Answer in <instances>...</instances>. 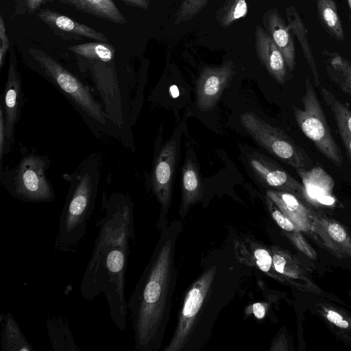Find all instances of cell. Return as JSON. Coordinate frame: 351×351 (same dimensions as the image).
I'll return each mask as SVG.
<instances>
[{
  "label": "cell",
  "instance_id": "cell-17",
  "mask_svg": "<svg viewBox=\"0 0 351 351\" xmlns=\"http://www.w3.org/2000/svg\"><path fill=\"white\" fill-rule=\"evenodd\" d=\"M82 12L115 23L124 24L126 20L112 0H58Z\"/></svg>",
  "mask_w": 351,
  "mask_h": 351
},
{
  "label": "cell",
  "instance_id": "cell-15",
  "mask_svg": "<svg viewBox=\"0 0 351 351\" xmlns=\"http://www.w3.org/2000/svg\"><path fill=\"white\" fill-rule=\"evenodd\" d=\"M263 23L267 32L282 52L289 71L295 66L294 42L290 29L276 10L268 11L264 16Z\"/></svg>",
  "mask_w": 351,
  "mask_h": 351
},
{
  "label": "cell",
  "instance_id": "cell-13",
  "mask_svg": "<svg viewBox=\"0 0 351 351\" xmlns=\"http://www.w3.org/2000/svg\"><path fill=\"white\" fill-rule=\"evenodd\" d=\"M38 16L53 32L66 38H89L106 43L108 41V38L101 32L55 11L40 9L38 10Z\"/></svg>",
  "mask_w": 351,
  "mask_h": 351
},
{
  "label": "cell",
  "instance_id": "cell-33",
  "mask_svg": "<svg viewBox=\"0 0 351 351\" xmlns=\"http://www.w3.org/2000/svg\"><path fill=\"white\" fill-rule=\"evenodd\" d=\"M326 317L328 321L341 328H347L349 326L348 322L344 320L343 317L338 313L333 311H328Z\"/></svg>",
  "mask_w": 351,
  "mask_h": 351
},
{
  "label": "cell",
  "instance_id": "cell-25",
  "mask_svg": "<svg viewBox=\"0 0 351 351\" xmlns=\"http://www.w3.org/2000/svg\"><path fill=\"white\" fill-rule=\"evenodd\" d=\"M247 12L246 0H228L217 12V19L223 27L230 25L236 20L244 17Z\"/></svg>",
  "mask_w": 351,
  "mask_h": 351
},
{
  "label": "cell",
  "instance_id": "cell-28",
  "mask_svg": "<svg viewBox=\"0 0 351 351\" xmlns=\"http://www.w3.org/2000/svg\"><path fill=\"white\" fill-rule=\"evenodd\" d=\"M255 264L265 273H269L274 268L272 256L269 252L263 247H256L253 250Z\"/></svg>",
  "mask_w": 351,
  "mask_h": 351
},
{
  "label": "cell",
  "instance_id": "cell-12",
  "mask_svg": "<svg viewBox=\"0 0 351 351\" xmlns=\"http://www.w3.org/2000/svg\"><path fill=\"white\" fill-rule=\"evenodd\" d=\"M234 73L232 62L219 66L204 68L196 83L197 105L202 111H210L216 106Z\"/></svg>",
  "mask_w": 351,
  "mask_h": 351
},
{
  "label": "cell",
  "instance_id": "cell-24",
  "mask_svg": "<svg viewBox=\"0 0 351 351\" xmlns=\"http://www.w3.org/2000/svg\"><path fill=\"white\" fill-rule=\"evenodd\" d=\"M319 90L334 116L338 130L351 134V110L326 88L320 86Z\"/></svg>",
  "mask_w": 351,
  "mask_h": 351
},
{
  "label": "cell",
  "instance_id": "cell-14",
  "mask_svg": "<svg viewBox=\"0 0 351 351\" xmlns=\"http://www.w3.org/2000/svg\"><path fill=\"white\" fill-rule=\"evenodd\" d=\"M255 47L259 60L269 73L278 83L284 84L288 69L284 56L269 33L258 25L255 31Z\"/></svg>",
  "mask_w": 351,
  "mask_h": 351
},
{
  "label": "cell",
  "instance_id": "cell-7",
  "mask_svg": "<svg viewBox=\"0 0 351 351\" xmlns=\"http://www.w3.org/2000/svg\"><path fill=\"white\" fill-rule=\"evenodd\" d=\"M302 98L303 108L293 107L295 120L304 134L317 149L337 167L343 163L341 149L333 138L315 88L308 78L304 80Z\"/></svg>",
  "mask_w": 351,
  "mask_h": 351
},
{
  "label": "cell",
  "instance_id": "cell-36",
  "mask_svg": "<svg viewBox=\"0 0 351 351\" xmlns=\"http://www.w3.org/2000/svg\"><path fill=\"white\" fill-rule=\"evenodd\" d=\"M295 245L298 247L304 253L308 254V256H313V253L310 252V250L308 247H306V244L304 243V240L300 237H296L293 239Z\"/></svg>",
  "mask_w": 351,
  "mask_h": 351
},
{
  "label": "cell",
  "instance_id": "cell-8",
  "mask_svg": "<svg viewBox=\"0 0 351 351\" xmlns=\"http://www.w3.org/2000/svg\"><path fill=\"white\" fill-rule=\"evenodd\" d=\"M240 119L253 139L275 157L296 169L313 167V162L308 154L280 129L252 112L243 114Z\"/></svg>",
  "mask_w": 351,
  "mask_h": 351
},
{
  "label": "cell",
  "instance_id": "cell-2",
  "mask_svg": "<svg viewBox=\"0 0 351 351\" xmlns=\"http://www.w3.org/2000/svg\"><path fill=\"white\" fill-rule=\"evenodd\" d=\"M182 223L174 221L160 230V236L128 301L137 351H157L169 322L177 280L174 254Z\"/></svg>",
  "mask_w": 351,
  "mask_h": 351
},
{
  "label": "cell",
  "instance_id": "cell-23",
  "mask_svg": "<svg viewBox=\"0 0 351 351\" xmlns=\"http://www.w3.org/2000/svg\"><path fill=\"white\" fill-rule=\"evenodd\" d=\"M317 14L324 28L337 40H343V30L333 0H317Z\"/></svg>",
  "mask_w": 351,
  "mask_h": 351
},
{
  "label": "cell",
  "instance_id": "cell-37",
  "mask_svg": "<svg viewBox=\"0 0 351 351\" xmlns=\"http://www.w3.org/2000/svg\"><path fill=\"white\" fill-rule=\"evenodd\" d=\"M123 1L141 8H147L149 5L148 0H122Z\"/></svg>",
  "mask_w": 351,
  "mask_h": 351
},
{
  "label": "cell",
  "instance_id": "cell-18",
  "mask_svg": "<svg viewBox=\"0 0 351 351\" xmlns=\"http://www.w3.org/2000/svg\"><path fill=\"white\" fill-rule=\"evenodd\" d=\"M47 328L51 348L55 351H80L75 343L66 319L61 315L47 319Z\"/></svg>",
  "mask_w": 351,
  "mask_h": 351
},
{
  "label": "cell",
  "instance_id": "cell-35",
  "mask_svg": "<svg viewBox=\"0 0 351 351\" xmlns=\"http://www.w3.org/2000/svg\"><path fill=\"white\" fill-rule=\"evenodd\" d=\"M252 308L253 314L257 319H261L264 318L265 315V307L262 303L256 302L253 304Z\"/></svg>",
  "mask_w": 351,
  "mask_h": 351
},
{
  "label": "cell",
  "instance_id": "cell-6",
  "mask_svg": "<svg viewBox=\"0 0 351 351\" xmlns=\"http://www.w3.org/2000/svg\"><path fill=\"white\" fill-rule=\"evenodd\" d=\"M47 156L27 153L12 167L0 169V182L14 199L31 203H47L56 198L47 171L50 166Z\"/></svg>",
  "mask_w": 351,
  "mask_h": 351
},
{
  "label": "cell",
  "instance_id": "cell-10",
  "mask_svg": "<svg viewBox=\"0 0 351 351\" xmlns=\"http://www.w3.org/2000/svg\"><path fill=\"white\" fill-rule=\"evenodd\" d=\"M23 102L22 80L18 69L16 53L12 48L10 51L7 79L0 101L5 119V154L11 151L14 141V129L21 117Z\"/></svg>",
  "mask_w": 351,
  "mask_h": 351
},
{
  "label": "cell",
  "instance_id": "cell-1",
  "mask_svg": "<svg viewBox=\"0 0 351 351\" xmlns=\"http://www.w3.org/2000/svg\"><path fill=\"white\" fill-rule=\"evenodd\" d=\"M101 208L104 215L97 224L98 234L80 291L88 301L103 293L113 323L123 331L128 312L125 287L129 243L134 237V205L128 194L104 192Z\"/></svg>",
  "mask_w": 351,
  "mask_h": 351
},
{
  "label": "cell",
  "instance_id": "cell-38",
  "mask_svg": "<svg viewBox=\"0 0 351 351\" xmlns=\"http://www.w3.org/2000/svg\"><path fill=\"white\" fill-rule=\"evenodd\" d=\"M347 2H348V6L350 8V10L351 11V0H347Z\"/></svg>",
  "mask_w": 351,
  "mask_h": 351
},
{
  "label": "cell",
  "instance_id": "cell-32",
  "mask_svg": "<svg viewBox=\"0 0 351 351\" xmlns=\"http://www.w3.org/2000/svg\"><path fill=\"white\" fill-rule=\"evenodd\" d=\"M328 232L334 241L339 243L343 242L347 237V233L343 228L336 223L328 225Z\"/></svg>",
  "mask_w": 351,
  "mask_h": 351
},
{
  "label": "cell",
  "instance_id": "cell-22",
  "mask_svg": "<svg viewBox=\"0 0 351 351\" xmlns=\"http://www.w3.org/2000/svg\"><path fill=\"white\" fill-rule=\"evenodd\" d=\"M77 60L109 62L115 60V49L106 42H90L69 47Z\"/></svg>",
  "mask_w": 351,
  "mask_h": 351
},
{
  "label": "cell",
  "instance_id": "cell-11",
  "mask_svg": "<svg viewBox=\"0 0 351 351\" xmlns=\"http://www.w3.org/2000/svg\"><path fill=\"white\" fill-rule=\"evenodd\" d=\"M250 169L256 178L272 190L285 191L295 195L304 193V186L278 163L258 152L248 156Z\"/></svg>",
  "mask_w": 351,
  "mask_h": 351
},
{
  "label": "cell",
  "instance_id": "cell-30",
  "mask_svg": "<svg viewBox=\"0 0 351 351\" xmlns=\"http://www.w3.org/2000/svg\"><path fill=\"white\" fill-rule=\"evenodd\" d=\"M0 67L1 69L5 56L10 46V42L6 32L5 25L2 15L0 16Z\"/></svg>",
  "mask_w": 351,
  "mask_h": 351
},
{
  "label": "cell",
  "instance_id": "cell-9",
  "mask_svg": "<svg viewBox=\"0 0 351 351\" xmlns=\"http://www.w3.org/2000/svg\"><path fill=\"white\" fill-rule=\"evenodd\" d=\"M177 148L176 141L166 143L156 157L151 173L152 191L160 204V213L156 222L159 230L168 225L167 214L171 202Z\"/></svg>",
  "mask_w": 351,
  "mask_h": 351
},
{
  "label": "cell",
  "instance_id": "cell-29",
  "mask_svg": "<svg viewBox=\"0 0 351 351\" xmlns=\"http://www.w3.org/2000/svg\"><path fill=\"white\" fill-rule=\"evenodd\" d=\"M46 0H15V13L17 15L32 14L38 10Z\"/></svg>",
  "mask_w": 351,
  "mask_h": 351
},
{
  "label": "cell",
  "instance_id": "cell-34",
  "mask_svg": "<svg viewBox=\"0 0 351 351\" xmlns=\"http://www.w3.org/2000/svg\"><path fill=\"white\" fill-rule=\"evenodd\" d=\"M339 132L346 149L348 157L351 162V134L343 130H339Z\"/></svg>",
  "mask_w": 351,
  "mask_h": 351
},
{
  "label": "cell",
  "instance_id": "cell-31",
  "mask_svg": "<svg viewBox=\"0 0 351 351\" xmlns=\"http://www.w3.org/2000/svg\"><path fill=\"white\" fill-rule=\"evenodd\" d=\"M6 134L5 119L2 106L0 105V169L3 167V158L5 155Z\"/></svg>",
  "mask_w": 351,
  "mask_h": 351
},
{
  "label": "cell",
  "instance_id": "cell-3",
  "mask_svg": "<svg viewBox=\"0 0 351 351\" xmlns=\"http://www.w3.org/2000/svg\"><path fill=\"white\" fill-rule=\"evenodd\" d=\"M31 67L70 102L98 139L112 138L123 145L121 132L105 111L90 85L46 51L29 48Z\"/></svg>",
  "mask_w": 351,
  "mask_h": 351
},
{
  "label": "cell",
  "instance_id": "cell-5",
  "mask_svg": "<svg viewBox=\"0 0 351 351\" xmlns=\"http://www.w3.org/2000/svg\"><path fill=\"white\" fill-rule=\"evenodd\" d=\"M218 265L213 264L199 276L186 292L178 315L177 326L169 343L163 351L189 350L202 341L211 300L217 287Z\"/></svg>",
  "mask_w": 351,
  "mask_h": 351
},
{
  "label": "cell",
  "instance_id": "cell-16",
  "mask_svg": "<svg viewBox=\"0 0 351 351\" xmlns=\"http://www.w3.org/2000/svg\"><path fill=\"white\" fill-rule=\"evenodd\" d=\"M203 188L202 180L192 158H189L182 169V203L180 215L184 217L191 206L200 199Z\"/></svg>",
  "mask_w": 351,
  "mask_h": 351
},
{
  "label": "cell",
  "instance_id": "cell-21",
  "mask_svg": "<svg viewBox=\"0 0 351 351\" xmlns=\"http://www.w3.org/2000/svg\"><path fill=\"white\" fill-rule=\"evenodd\" d=\"M327 57L326 72L344 93L351 95V62L336 52L324 51Z\"/></svg>",
  "mask_w": 351,
  "mask_h": 351
},
{
  "label": "cell",
  "instance_id": "cell-4",
  "mask_svg": "<svg viewBox=\"0 0 351 351\" xmlns=\"http://www.w3.org/2000/svg\"><path fill=\"white\" fill-rule=\"evenodd\" d=\"M69 186L58 220L55 239L56 252H75L85 236L95 208L101 178V156H87L71 175Z\"/></svg>",
  "mask_w": 351,
  "mask_h": 351
},
{
  "label": "cell",
  "instance_id": "cell-20",
  "mask_svg": "<svg viewBox=\"0 0 351 351\" xmlns=\"http://www.w3.org/2000/svg\"><path fill=\"white\" fill-rule=\"evenodd\" d=\"M286 14L288 19V26L295 34L300 45L302 46L304 56L313 75L314 85L319 86H320L319 75L313 53L308 40L307 30L294 7L291 6L287 8Z\"/></svg>",
  "mask_w": 351,
  "mask_h": 351
},
{
  "label": "cell",
  "instance_id": "cell-27",
  "mask_svg": "<svg viewBox=\"0 0 351 351\" xmlns=\"http://www.w3.org/2000/svg\"><path fill=\"white\" fill-rule=\"evenodd\" d=\"M266 202L271 215L276 223L283 230L294 231L295 226L291 221L277 207L274 202L266 195Z\"/></svg>",
  "mask_w": 351,
  "mask_h": 351
},
{
  "label": "cell",
  "instance_id": "cell-19",
  "mask_svg": "<svg viewBox=\"0 0 351 351\" xmlns=\"http://www.w3.org/2000/svg\"><path fill=\"white\" fill-rule=\"evenodd\" d=\"M1 346L3 351H32L31 344L23 334L10 313L0 315Z\"/></svg>",
  "mask_w": 351,
  "mask_h": 351
},
{
  "label": "cell",
  "instance_id": "cell-26",
  "mask_svg": "<svg viewBox=\"0 0 351 351\" xmlns=\"http://www.w3.org/2000/svg\"><path fill=\"white\" fill-rule=\"evenodd\" d=\"M208 0H183L176 14L175 23L192 19L206 5Z\"/></svg>",
  "mask_w": 351,
  "mask_h": 351
}]
</instances>
